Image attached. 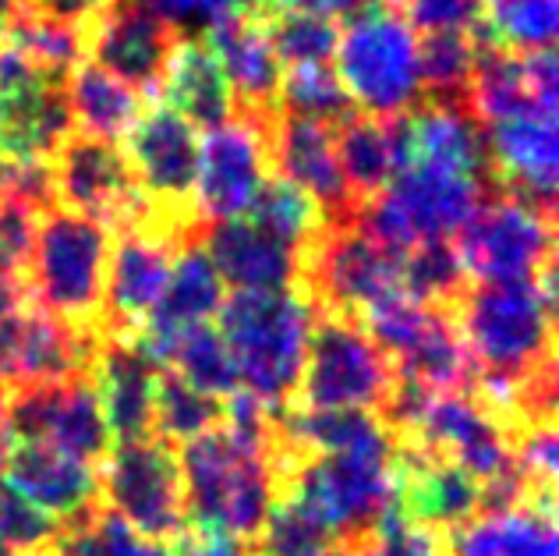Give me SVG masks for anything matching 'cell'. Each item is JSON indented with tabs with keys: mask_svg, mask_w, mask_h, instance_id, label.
<instances>
[{
	"mask_svg": "<svg viewBox=\"0 0 559 556\" xmlns=\"http://www.w3.org/2000/svg\"><path fill=\"white\" fill-rule=\"evenodd\" d=\"M216 319L238 379L248 383V393L266 404L273 415L287 412L316 323V305L308 291H234L219 305Z\"/></svg>",
	"mask_w": 559,
	"mask_h": 556,
	"instance_id": "1",
	"label": "cell"
},
{
	"mask_svg": "<svg viewBox=\"0 0 559 556\" xmlns=\"http://www.w3.org/2000/svg\"><path fill=\"white\" fill-rule=\"evenodd\" d=\"M188 524L224 532L248 549L273 507L270 447H248L216 426L178 447Z\"/></svg>",
	"mask_w": 559,
	"mask_h": 556,
	"instance_id": "2",
	"label": "cell"
},
{
	"mask_svg": "<svg viewBox=\"0 0 559 556\" xmlns=\"http://www.w3.org/2000/svg\"><path fill=\"white\" fill-rule=\"evenodd\" d=\"M114 230L68 210H43L36 224L28 295L43 312L82 336L103 341V295Z\"/></svg>",
	"mask_w": 559,
	"mask_h": 556,
	"instance_id": "3",
	"label": "cell"
},
{
	"mask_svg": "<svg viewBox=\"0 0 559 556\" xmlns=\"http://www.w3.org/2000/svg\"><path fill=\"white\" fill-rule=\"evenodd\" d=\"M336 61V79L361 114L390 121L418 107V39L396 8L369 0L355 19L344 22Z\"/></svg>",
	"mask_w": 559,
	"mask_h": 556,
	"instance_id": "4",
	"label": "cell"
},
{
	"mask_svg": "<svg viewBox=\"0 0 559 556\" xmlns=\"http://www.w3.org/2000/svg\"><path fill=\"white\" fill-rule=\"evenodd\" d=\"M393 365L358 319L316 312L305 369L290 407L305 412H379L390 398Z\"/></svg>",
	"mask_w": 559,
	"mask_h": 556,
	"instance_id": "5",
	"label": "cell"
},
{
	"mask_svg": "<svg viewBox=\"0 0 559 556\" xmlns=\"http://www.w3.org/2000/svg\"><path fill=\"white\" fill-rule=\"evenodd\" d=\"M99 500L131 532L156 546H174L185 532V486L178 453L159 440L121 443L96 468Z\"/></svg>",
	"mask_w": 559,
	"mask_h": 556,
	"instance_id": "6",
	"label": "cell"
},
{
	"mask_svg": "<svg viewBox=\"0 0 559 556\" xmlns=\"http://www.w3.org/2000/svg\"><path fill=\"white\" fill-rule=\"evenodd\" d=\"M124 159L131 178L153 206L188 230H205L210 221L199 213V164L202 139L185 117H178L159 99L145 104L139 121L124 135Z\"/></svg>",
	"mask_w": 559,
	"mask_h": 556,
	"instance_id": "7",
	"label": "cell"
},
{
	"mask_svg": "<svg viewBox=\"0 0 559 556\" xmlns=\"http://www.w3.org/2000/svg\"><path fill=\"white\" fill-rule=\"evenodd\" d=\"M464 273L478 284L538 281L556 267V216H546L510 196H485L457 234Z\"/></svg>",
	"mask_w": 559,
	"mask_h": 556,
	"instance_id": "8",
	"label": "cell"
},
{
	"mask_svg": "<svg viewBox=\"0 0 559 556\" xmlns=\"http://www.w3.org/2000/svg\"><path fill=\"white\" fill-rule=\"evenodd\" d=\"M8 443H43L64 458L99 468L114 450L93 372L8 393Z\"/></svg>",
	"mask_w": 559,
	"mask_h": 556,
	"instance_id": "9",
	"label": "cell"
},
{
	"mask_svg": "<svg viewBox=\"0 0 559 556\" xmlns=\"http://www.w3.org/2000/svg\"><path fill=\"white\" fill-rule=\"evenodd\" d=\"M47 164L57 210L90 216L114 234L142 227L153 210V202L142 196V188L131 178L121 145L75 131L61 142V150Z\"/></svg>",
	"mask_w": 559,
	"mask_h": 556,
	"instance_id": "10",
	"label": "cell"
},
{
	"mask_svg": "<svg viewBox=\"0 0 559 556\" xmlns=\"http://www.w3.org/2000/svg\"><path fill=\"white\" fill-rule=\"evenodd\" d=\"M273 121H252L234 117L224 128H216L202 142L199 164V213L210 224L245 221L252 210L262 181L270 178V150L266 131Z\"/></svg>",
	"mask_w": 559,
	"mask_h": 556,
	"instance_id": "11",
	"label": "cell"
},
{
	"mask_svg": "<svg viewBox=\"0 0 559 556\" xmlns=\"http://www.w3.org/2000/svg\"><path fill=\"white\" fill-rule=\"evenodd\" d=\"M266 150H270V174L301 188L305 196H312L330 227L355 224L358 206L344 185L341 164H336L330 125L276 114L266 131Z\"/></svg>",
	"mask_w": 559,
	"mask_h": 556,
	"instance_id": "12",
	"label": "cell"
},
{
	"mask_svg": "<svg viewBox=\"0 0 559 556\" xmlns=\"http://www.w3.org/2000/svg\"><path fill=\"white\" fill-rule=\"evenodd\" d=\"M178 39L174 28L153 19L135 0H114L90 33V57L107 75L135 90L145 104H153Z\"/></svg>",
	"mask_w": 559,
	"mask_h": 556,
	"instance_id": "13",
	"label": "cell"
},
{
	"mask_svg": "<svg viewBox=\"0 0 559 556\" xmlns=\"http://www.w3.org/2000/svg\"><path fill=\"white\" fill-rule=\"evenodd\" d=\"M178 256L181 248L150 238V234H114L107 295H103V336L139 341L145 319L164 295Z\"/></svg>",
	"mask_w": 559,
	"mask_h": 556,
	"instance_id": "14",
	"label": "cell"
},
{
	"mask_svg": "<svg viewBox=\"0 0 559 556\" xmlns=\"http://www.w3.org/2000/svg\"><path fill=\"white\" fill-rule=\"evenodd\" d=\"M396 514L421 529L453 535L478 518L481 486L457 464L393 443Z\"/></svg>",
	"mask_w": 559,
	"mask_h": 556,
	"instance_id": "15",
	"label": "cell"
},
{
	"mask_svg": "<svg viewBox=\"0 0 559 556\" xmlns=\"http://www.w3.org/2000/svg\"><path fill=\"white\" fill-rule=\"evenodd\" d=\"M386 196L404 216L411 238L418 241H436L450 238L453 230L467 224V216L481 206V199L489 196L481 178H471L464 170L439 167V164H411L396 170Z\"/></svg>",
	"mask_w": 559,
	"mask_h": 556,
	"instance_id": "16",
	"label": "cell"
},
{
	"mask_svg": "<svg viewBox=\"0 0 559 556\" xmlns=\"http://www.w3.org/2000/svg\"><path fill=\"white\" fill-rule=\"evenodd\" d=\"M4 486L57 524H71L103 507L96 468L43 443H8Z\"/></svg>",
	"mask_w": 559,
	"mask_h": 556,
	"instance_id": "17",
	"label": "cell"
},
{
	"mask_svg": "<svg viewBox=\"0 0 559 556\" xmlns=\"http://www.w3.org/2000/svg\"><path fill=\"white\" fill-rule=\"evenodd\" d=\"M219 68L234 93V117H252V121H273L280 114V68L276 54L266 39V28L255 14H234V19L213 25L205 33Z\"/></svg>",
	"mask_w": 559,
	"mask_h": 556,
	"instance_id": "18",
	"label": "cell"
},
{
	"mask_svg": "<svg viewBox=\"0 0 559 556\" xmlns=\"http://www.w3.org/2000/svg\"><path fill=\"white\" fill-rule=\"evenodd\" d=\"M156 372L159 369L145 358L139 341H114V336L99 341L93 362V383L114 447L153 440Z\"/></svg>",
	"mask_w": 559,
	"mask_h": 556,
	"instance_id": "19",
	"label": "cell"
},
{
	"mask_svg": "<svg viewBox=\"0 0 559 556\" xmlns=\"http://www.w3.org/2000/svg\"><path fill=\"white\" fill-rule=\"evenodd\" d=\"M202 248L219 281L234 291L301 287V256L248 221L210 224L202 234Z\"/></svg>",
	"mask_w": 559,
	"mask_h": 556,
	"instance_id": "20",
	"label": "cell"
},
{
	"mask_svg": "<svg viewBox=\"0 0 559 556\" xmlns=\"http://www.w3.org/2000/svg\"><path fill=\"white\" fill-rule=\"evenodd\" d=\"M178 117L191 128H205L216 131L227 121H234V93L230 82L219 68L213 47L205 43V36H191V39H178L174 47L164 82H159V93Z\"/></svg>",
	"mask_w": 559,
	"mask_h": 556,
	"instance_id": "21",
	"label": "cell"
},
{
	"mask_svg": "<svg viewBox=\"0 0 559 556\" xmlns=\"http://www.w3.org/2000/svg\"><path fill=\"white\" fill-rule=\"evenodd\" d=\"M139 347L145 351L156 369L178 372L191 390L205 393L213 401H227L238 387V369L230 362V351L213 323H195L185 330H174L164 336H139Z\"/></svg>",
	"mask_w": 559,
	"mask_h": 556,
	"instance_id": "22",
	"label": "cell"
},
{
	"mask_svg": "<svg viewBox=\"0 0 559 556\" xmlns=\"http://www.w3.org/2000/svg\"><path fill=\"white\" fill-rule=\"evenodd\" d=\"M219 305H224V281H219V273L213 270L202 241H195L174 259L170 281L164 287V295H159L156 309L145 319L142 333L164 336V333L195 327V323H210V319H216Z\"/></svg>",
	"mask_w": 559,
	"mask_h": 556,
	"instance_id": "23",
	"label": "cell"
},
{
	"mask_svg": "<svg viewBox=\"0 0 559 556\" xmlns=\"http://www.w3.org/2000/svg\"><path fill=\"white\" fill-rule=\"evenodd\" d=\"M64 93L79 135L103 139V142L124 139L128 128L139 121V114L145 107V99L135 90H128L124 82H117L93 61H82L68 71Z\"/></svg>",
	"mask_w": 559,
	"mask_h": 556,
	"instance_id": "24",
	"label": "cell"
},
{
	"mask_svg": "<svg viewBox=\"0 0 559 556\" xmlns=\"http://www.w3.org/2000/svg\"><path fill=\"white\" fill-rule=\"evenodd\" d=\"M450 539V556H556V518L538 510L475 518Z\"/></svg>",
	"mask_w": 559,
	"mask_h": 556,
	"instance_id": "25",
	"label": "cell"
},
{
	"mask_svg": "<svg viewBox=\"0 0 559 556\" xmlns=\"http://www.w3.org/2000/svg\"><path fill=\"white\" fill-rule=\"evenodd\" d=\"M333 150L341 164L344 185L355 206H365L369 199L386 192L393 178V153H390V131L386 121L369 114H355L347 125L333 128Z\"/></svg>",
	"mask_w": 559,
	"mask_h": 556,
	"instance_id": "26",
	"label": "cell"
},
{
	"mask_svg": "<svg viewBox=\"0 0 559 556\" xmlns=\"http://www.w3.org/2000/svg\"><path fill=\"white\" fill-rule=\"evenodd\" d=\"M248 224L266 230L270 238L294 248L298 256H305L330 227L322 210L316 206V199L305 196L301 188H294L290 181L276 178V174H270V178L262 181L252 210H248Z\"/></svg>",
	"mask_w": 559,
	"mask_h": 556,
	"instance_id": "27",
	"label": "cell"
},
{
	"mask_svg": "<svg viewBox=\"0 0 559 556\" xmlns=\"http://www.w3.org/2000/svg\"><path fill=\"white\" fill-rule=\"evenodd\" d=\"M224 422V401H213L205 393L191 390L178 372H156V398H153V440L164 447H185L195 436L216 429Z\"/></svg>",
	"mask_w": 559,
	"mask_h": 556,
	"instance_id": "28",
	"label": "cell"
},
{
	"mask_svg": "<svg viewBox=\"0 0 559 556\" xmlns=\"http://www.w3.org/2000/svg\"><path fill=\"white\" fill-rule=\"evenodd\" d=\"M471 284L450 238L418 241L404 256V298L425 309H453Z\"/></svg>",
	"mask_w": 559,
	"mask_h": 556,
	"instance_id": "29",
	"label": "cell"
},
{
	"mask_svg": "<svg viewBox=\"0 0 559 556\" xmlns=\"http://www.w3.org/2000/svg\"><path fill=\"white\" fill-rule=\"evenodd\" d=\"M262 28H266V39L276 54L280 68H319L330 64L341 47V22L330 19H316V14H301V11H273L262 14Z\"/></svg>",
	"mask_w": 559,
	"mask_h": 556,
	"instance_id": "30",
	"label": "cell"
},
{
	"mask_svg": "<svg viewBox=\"0 0 559 556\" xmlns=\"http://www.w3.org/2000/svg\"><path fill=\"white\" fill-rule=\"evenodd\" d=\"M280 114L290 117H308V121L341 128L350 117L361 114L350 104L347 90L336 79L330 64L319 68H290L284 82H280Z\"/></svg>",
	"mask_w": 559,
	"mask_h": 556,
	"instance_id": "31",
	"label": "cell"
},
{
	"mask_svg": "<svg viewBox=\"0 0 559 556\" xmlns=\"http://www.w3.org/2000/svg\"><path fill=\"white\" fill-rule=\"evenodd\" d=\"M481 22L503 50H552L556 0H481Z\"/></svg>",
	"mask_w": 559,
	"mask_h": 556,
	"instance_id": "32",
	"label": "cell"
},
{
	"mask_svg": "<svg viewBox=\"0 0 559 556\" xmlns=\"http://www.w3.org/2000/svg\"><path fill=\"white\" fill-rule=\"evenodd\" d=\"M39 213L33 202L0 192V287H25Z\"/></svg>",
	"mask_w": 559,
	"mask_h": 556,
	"instance_id": "33",
	"label": "cell"
},
{
	"mask_svg": "<svg viewBox=\"0 0 559 556\" xmlns=\"http://www.w3.org/2000/svg\"><path fill=\"white\" fill-rule=\"evenodd\" d=\"M57 535H61V524L39 514L33 504H25L8 486L0 489V543L8 546L11 556H43Z\"/></svg>",
	"mask_w": 559,
	"mask_h": 556,
	"instance_id": "34",
	"label": "cell"
},
{
	"mask_svg": "<svg viewBox=\"0 0 559 556\" xmlns=\"http://www.w3.org/2000/svg\"><path fill=\"white\" fill-rule=\"evenodd\" d=\"M135 4L174 28L181 39L205 36L213 25L248 11V0H135Z\"/></svg>",
	"mask_w": 559,
	"mask_h": 556,
	"instance_id": "35",
	"label": "cell"
},
{
	"mask_svg": "<svg viewBox=\"0 0 559 556\" xmlns=\"http://www.w3.org/2000/svg\"><path fill=\"white\" fill-rule=\"evenodd\" d=\"M365 556H450V539L443 532L411 524L396 514V510H390V514L379 521L372 546Z\"/></svg>",
	"mask_w": 559,
	"mask_h": 556,
	"instance_id": "36",
	"label": "cell"
},
{
	"mask_svg": "<svg viewBox=\"0 0 559 556\" xmlns=\"http://www.w3.org/2000/svg\"><path fill=\"white\" fill-rule=\"evenodd\" d=\"M396 11L411 33H464L481 19V0H401Z\"/></svg>",
	"mask_w": 559,
	"mask_h": 556,
	"instance_id": "37",
	"label": "cell"
},
{
	"mask_svg": "<svg viewBox=\"0 0 559 556\" xmlns=\"http://www.w3.org/2000/svg\"><path fill=\"white\" fill-rule=\"evenodd\" d=\"M110 4L114 0H19V11L57 22V25L82 28V33L90 36L96 28V22L103 19V11H107Z\"/></svg>",
	"mask_w": 559,
	"mask_h": 556,
	"instance_id": "38",
	"label": "cell"
},
{
	"mask_svg": "<svg viewBox=\"0 0 559 556\" xmlns=\"http://www.w3.org/2000/svg\"><path fill=\"white\" fill-rule=\"evenodd\" d=\"M521 64H524L527 93H532L538 114L549 117V121H556V99H559V64H556V50L521 54Z\"/></svg>",
	"mask_w": 559,
	"mask_h": 556,
	"instance_id": "39",
	"label": "cell"
},
{
	"mask_svg": "<svg viewBox=\"0 0 559 556\" xmlns=\"http://www.w3.org/2000/svg\"><path fill=\"white\" fill-rule=\"evenodd\" d=\"M96 535H99V546L107 556H170L164 546H156L150 539H142L139 532H131L128 524L117 514H110L107 507H103L96 518Z\"/></svg>",
	"mask_w": 559,
	"mask_h": 556,
	"instance_id": "40",
	"label": "cell"
},
{
	"mask_svg": "<svg viewBox=\"0 0 559 556\" xmlns=\"http://www.w3.org/2000/svg\"><path fill=\"white\" fill-rule=\"evenodd\" d=\"M369 4V0H248V14H273V11H301V14H316V19H330V22H350L355 14Z\"/></svg>",
	"mask_w": 559,
	"mask_h": 556,
	"instance_id": "41",
	"label": "cell"
},
{
	"mask_svg": "<svg viewBox=\"0 0 559 556\" xmlns=\"http://www.w3.org/2000/svg\"><path fill=\"white\" fill-rule=\"evenodd\" d=\"M369 546H372V535L369 539H341V543L326 546L316 556H365V553H369Z\"/></svg>",
	"mask_w": 559,
	"mask_h": 556,
	"instance_id": "42",
	"label": "cell"
},
{
	"mask_svg": "<svg viewBox=\"0 0 559 556\" xmlns=\"http://www.w3.org/2000/svg\"><path fill=\"white\" fill-rule=\"evenodd\" d=\"M11 178H14V164H8V159H0V192H8V188H11Z\"/></svg>",
	"mask_w": 559,
	"mask_h": 556,
	"instance_id": "43",
	"label": "cell"
},
{
	"mask_svg": "<svg viewBox=\"0 0 559 556\" xmlns=\"http://www.w3.org/2000/svg\"><path fill=\"white\" fill-rule=\"evenodd\" d=\"M4 412H8V390L0 387V440H8V433H4Z\"/></svg>",
	"mask_w": 559,
	"mask_h": 556,
	"instance_id": "44",
	"label": "cell"
},
{
	"mask_svg": "<svg viewBox=\"0 0 559 556\" xmlns=\"http://www.w3.org/2000/svg\"><path fill=\"white\" fill-rule=\"evenodd\" d=\"M379 4H390V8H396V4H401V0H379Z\"/></svg>",
	"mask_w": 559,
	"mask_h": 556,
	"instance_id": "45",
	"label": "cell"
},
{
	"mask_svg": "<svg viewBox=\"0 0 559 556\" xmlns=\"http://www.w3.org/2000/svg\"><path fill=\"white\" fill-rule=\"evenodd\" d=\"M0 556H11V553H8V546H4V543H0Z\"/></svg>",
	"mask_w": 559,
	"mask_h": 556,
	"instance_id": "46",
	"label": "cell"
}]
</instances>
